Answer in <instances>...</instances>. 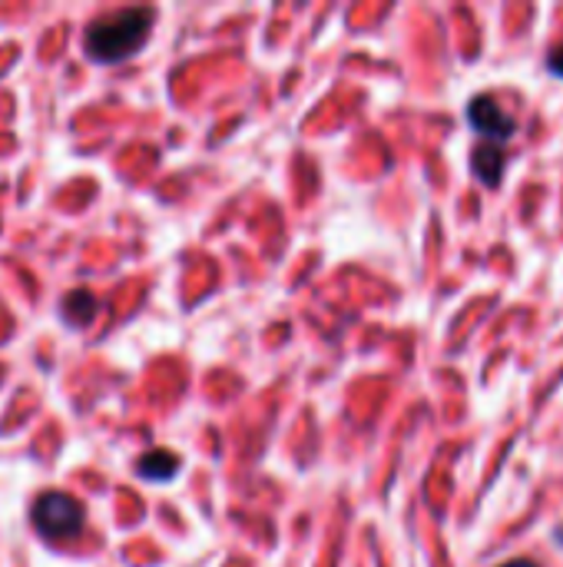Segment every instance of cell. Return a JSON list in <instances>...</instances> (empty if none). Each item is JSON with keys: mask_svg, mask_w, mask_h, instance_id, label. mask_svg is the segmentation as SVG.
I'll list each match as a JSON object with an SVG mask.
<instances>
[{"mask_svg": "<svg viewBox=\"0 0 563 567\" xmlns=\"http://www.w3.org/2000/svg\"><path fill=\"white\" fill-rule=\"evenodd\" d=\"M136 472H139V478H146V482H169V478H176V472H179V458L169 455V452H146V455L136 462Z\"/></svg>", "mask_w": 563, "mask_h": 567, "instance_id": "cell-5", "label": "cell"}, {"mask_svg": "<svg viewBox=\"0 0 563 567\" xmlns=\"http://www.w3.org/2000/svg\"><path fill=\"white\" fill-rule=\"evenodd\" d=\"M153 30V10L146 7H129V10H113L106 17H96L86 33H83V50L93 63H123L133 56Z\"/></svg>", "mask_w": 563, "mask_h": 567, "instance_id": "cell-1", "label": "cell"}, {"mask_svg": "<svg viewBox=\"0 0 563 567\" xmlns=\"http://www.w3.org/2000/svg\"><path fill=\"white\" fill-rule=\"evenodd\" d=\"M60 316H63V322L73 326V329L90 326L93 316H96V299H93V292H86V289L66 292V296L60 299Z\"/></svg>", "mask_w": 563, "mask_h": 567, "instance_id": "cell-4", "label": "cell"}, {"mask_svg": "<svg viewBox=\"0 0 563 567\" xmlns=\"http://www.w3.org/2000/svg\"><path fill=\"white\" fill-rule=\"evenodd\" d=\"M468 123H471V130H475L478 136L491 140V146H501V143H508V140L518 133L514 116L504 113V110L498 106V100L488 96V93H484V96H475V100L468 103Z\"/></svg>", "mask_w": 563, "mask_h": 567, "instance_id": "cell-3", "label": "cell"}, {"mask_svg": "<svg viewBox=\"0 0 563 567\" xmlns=\"http://www.w3.org/2000/svg\"><path fill=\"white\" fill-rule=\"evenodd\" d=\"M30 518H33V528L46 542H70V538H76L83 532L86 512L66 492H43V495H37V502L30 508Z\"/></svg>", "mask_w": 563, "mask_h": 567, "instance_id": "cell-2", "label": "cell"}, {"mask_svg": "<svg viewBox=\"0 0 563 567\" xmlns=\"http://www.w3.org/2000/svg\"><path fill=\"white\" fill-rule=\"evenodd\" d=\"M475 173H478L488 186H498V183H501V173H504L501 150H498V146H481V150H475Z\"/></svg>", "mask_w": 563, "mask_h": 567, "instance_id": "cell-6", "label": "cell"}, {"mask_svg": "<svg viewBox=\"0 0 563 567\" xmlns=\"http://www.w3.org/2000/svg\"><path fill=\"white\" fill-rule=\"evenodd\" d=\"M548 70H551L554 76H561L563 80V43L551 50V56H548Z\"/></svg>", "mask_w": 563, "mask_h": 567, "instance_id": "cell-7", "label": "cell"}, {"mask_svg": "<svg viewBox=\"0 0 563 567\" xmlns=\"http://www.w3.org/2000/svg\"><path fill=\"white\" fill-rule=\"evenodd\" d=\"M504 567H538L534 561H511V565H504Z\"/></svg>", "mask_w": 563, "mask_h": 567, "instance_id": "cell-8", "label": "cell"}]
</instances>
